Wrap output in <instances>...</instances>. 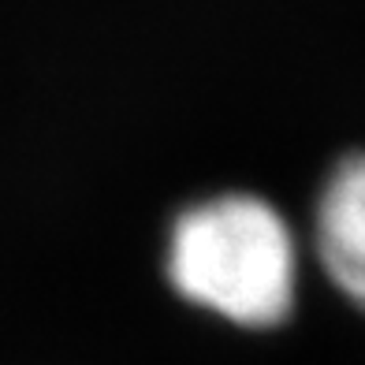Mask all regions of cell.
I'll list each match as a JSON object with an SVG mask.
<instances>
[{"mask_svg":"<svg viewBox=\"0 0 365 365\" xmlns=\"http://www.w3.org/2000/svg\"><path fill=\"white\" fill-rule=\"evenodd\" d=\"M160 272L190 309L242 331H272L298 306L302 239L264 194L217 190L172 217Z\"/></svg>","mask_w":365,"mask_h":365,"instance_id":"1","label":"cell"},{"mask_svg":"<svg viewBox=\"0 0 365 365\" xmlns=\"http://www.w3.org/2000/svg\"><path fill=\"white\" fill-rule=\"evenodd\" d=\"M309 250L328 284L365 313V153L339 157L317 187Z\"/></svg>","mask_w":365,"mask_h":365,"instance_id":"2","label":"cell"}]
</instances>
